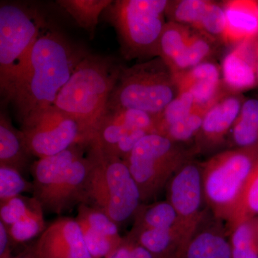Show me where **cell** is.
<instances>
[{
  "instance_id": "5bb4252c",
  "label": "cell",
  "mask_w": 258,
  "mask_h": 258,
  "mask_svg": "<svg viewBox=\"0 0 258 258\" xmlns=\"http://www.w3.org/2000/svg\"><path fill=\"white\" fill-rule=\"evenodd\" d=\"M174 76L179 93H190L198 106L214 104L227 90L222 81L221 67L212 60Z\"/></svg>"
},
{
  "instance_id": "277c9868",
  "label": "cell",
  "mask_w": 258,
  "mask_h": 258,
  "mask_svg": "<svg viewBox=\"0 0 258 258\" xmlns=\"http://www.w3.org/2000/svg\"><path fill=\"white\" fill-rule=\"evenodd\" d=\"M166 0H117L104 12L114 28L122 55L127 60L159 57L161 37L166 23Z\"/></svg>"
},
{
  "instance_id": "ab89813d",
  "label": "cell",
  "mask_w": 258,
  "mask_h": 258,
  "mask_svg": "<svg viewBox=\"0 0 258 258\" xmlns=\"http://www.w3.org/2000/svg\"><path fill=\"white\" fill-rule=\"evenodd\" d=\"M183 254L179 253L174 254V255L169 256V257H166L164 258H182Z\"/></svg>"
},
{
  "instance_id": "ac0fdd59",
  "label": "cell",
  "mask_w": 258,
  "mask_h": 258,
  "mask_svg": "<svg viewBox=\"0 0 258 258\" xmlns=\"http://www.w3.org/2000/svg\"><path fill=\"white\" fill-rule=\"evenodd\" d=\"M182 258H232L230 240L216 227L200 229L199 225L186 244Z\"/></svg>"
},
{
  "instance_id": "9c48e42d",
  "label": "cell",
  "mask_w": 258,
  "mask_h": 258,
  "mask_svg": "<svg viewBox=\"0 0 258 258\" xmlns=\"http://www.w3.org/2000/svg\"><path fill=\"white\" fill-rule=\"evenodd\" d=\"M195 153L194 147L187 150L159 134L141 139L123 161L138 185L142 202L155 197Z\"/></svg>"
},
{
  "instance_id": "8d00e7d4",
  "label": "cell",
  "mask_w": 258,
  "mask_h": 258,
  "mask_svg": "<svg viewBox=\"0 0 258 258\" xmlns=\"http://www.w3.org/2000/svg\"><path fill=\"white\" fill-rule=\"evenodd\" d=\"M108 258H132L128 244L125 239H123V242L121 245Z\"/></svg>"
},
{
  "instance_id": "cb8c5ba5",
  "label": "cell",
  "mask_w": 258,
  "mask_h": 258,
  "mask_svg": "<svg viewBox=\"0 0 258 258\" xmlns=\"http://www.w3.org/2000/svg\"><path fill=\"white\" fill-rule=\"evenodd\" d=\"M232 258H258L256 219L229 227Z\"/></svg>"
},
{
  "instance_id": "484cf974",
  "label": "cell",
  "mask_w": 258,
  "mask_h": 258,
  "mask_svg": "<svg viewBox=\"0 0 258 258\" xmlns=\"http://www.w3.org/2000/svg\"><path fill=\"white\" fill-rule=\"evenodd\" d=\"M258 218V157L247 178L240 201L227 222L229 227L246 221Z\"/></svg>"
},
{
  "instance_id": "5b68a950",
  "label": "cell",
  "mask_w": 258,
  "mask_h": 258,
  "mask_svg": "<svg viewBox=\"0 0 258 258\" xmlns=\"http://www.w3.org/2000/svg\"><path fill=\"white\" fill-rule=\"evenodd\" d=\"M178 94L172 71L161 57H154L132 67L122 66L106 111L128 108L155 117Z\"/></svg>"
},
{
  "instance_id": "6da1fadb",
  "label": "cell",
  "mask_w": 258,
  "mask_h": 258,
  "mask_svg": "<svg viewBox=\"0 0 258 258\" xmlns=\"http://www.w3.org/2000/svg\"><path fill=\"white\" fill-rule=\"evenodd\" d=\"M87 55L60 32L46 28L42 30L23 70L4 94L21 123L54 106L61 89Z\"/></svg>"
},
{
  "instance_id": "f35d334b",
  "label": "cell",
  "mask_w": 258,
  "mask_h": 258,
  "mask_svg": "<svg viewBox=\"0 0 258 258\" xmlns=\"http://www.w3.org/2000/svg\"><path fill=\"white\" fill-rule=\"evenodd\" d=\"M256 55H257V57H256L255 71L256 79H257V84L258 87V37L257 39H256Z\"/></svg>"
},
{
  "instance_id": "3957f363",
  "label": "cell",
  "mask_w": 258,
  "mask_h": 258,
  "mask_svg": "<svg viewBox=\"0 0 258 258\" xmlns=\"http://www.w3.org/2000/svg\"><path fill=\"white\" fill-rule=\"evenodd\" d=\"M89 147L91 169L84 204L91 202L116 224L126 221L141 206L138 185L124 161L106 154L93 141Z\"/></svg>"
},
{
  "instance_id": "4dcf8cb0",
  "label": "cell",
  "mask_w": 258,
  "mask_h": 258,
  "mask_svg": "<svg viewBox=\"0 0 258 258\" xmlns=\"http://www.w3.org/2000/svg\"><path fill=\"white\" fill-rule=\"evenodd\" d=\"M225 15L222 3L210 1L198 31L223 44L225 43Z\"/></svg>"
},
{
  "instance_id": "9a60e30c",
  "label": "cell",
  "mask_w": 258,
  "mask_h": 258,
  "mask_svg": "<svg viewBox=\"0 0 258 258\" xmlns=\"http://www.w3.org/2000/svg\"><path fill=\"white\" fill-rule=\"evenodd\" d=\"M257 38L234 45L224 57L222 78L228 91L242 93L257 87L255 71Z\"/></svg>"
},
{
  "instance_id": "4316f807",
  "label": "cell",
  "mask_w": 258,
  "mask_h": 258,
  "mask_svg": "<svg viewBox=\"0 0 258 258\" xmlns=\"http://www.w3.org/2000/svg\"><path fill=\"white\" fill-rule=\"evenodd\" d=\"M196 106L190 93L179 92L164 111L155 116V134L162 135L166 129L187 116Z\"/></svg>"
},
{
  "instance_id": "52a82bcc",
  "label": "cell",
  "mask_w": 258,
  "mask_h": 258,
  "mask_svg": "<svg viewBox=\"0 0 258 258\" xmlns=\"http://www.w3.org/2000/svg\"><path fill=\"white\" fill-rule=\"evenodd\" d=\"M257 157L258 152L230 149L201 164L205 203L217 220L230 221Z\"/></svg>"
},
{
  "instance_id": "603a6c76",
  "label": "cell",
  "mask_w": 258,
  "mask_h": 258,
  "mask_svg": "<svg viewBox=\"0 0 258 258\" xmlns=\"http://www.w3.org/2000/svg\"><path fill=\"white\" fill-rule=\"evenodd\" d=\"M57 4L74 19L91 37L94 35L98 19L113 3L111 0H59Z\"/></svg>"
},
{
  "instance_id": "f1b7e54d",
  "label": "cell",
  "mask_w": 258,
  "mask_h": 258,
  "mask_svg": "<svg viewBox=\"0 0 258 258\" xmlns=\"http://www.w3.org/2000/svg\"><path fill=\"white\" fill-rule=\"evenodd\" d=\"M43 209L38 201L26 216L8 227L10 239L17 243L27 242L42 233L45 228Z\"/></svg>"
},
{
  "instance_id": "7c38bea8",
  "label": "cell",
  "mask_w": 258,
  "mask_h": 258,
  "mask_svg": "<svg viewBox=\"0 0 258 258\" xmlns=\"http://www.w3.org/2000/svg\"><path fill=\"white\" fill-rule=\"evenodd\" d=\"M244 99L243 93L226 90L205 115L195 139V152L210 151L223 143L240 114Z\"/></svg>"
},
{
  "instance_id": "e575fe53",
  "label": "cell",
  "mask_w": 258,
  "mask_h": 258,
  "mask_svg": "<svg viewBox=\"0 0 258 258\" xmlns=\"http://www.w3.org/2000/svg\"><path fill=\"white\" fill-rule=\"evenodd\" d=\"M149 134L147 132L144 130H133L125 134L119 142L114 147L112 148L111 150L108 152H104L110 155L120 158L122 160H124L125 158L128 157L129 154L134 150L139 141L144 138L146 135ZM99 146V145H98Z\"/></svg>"
},
{
  "instance_id": "83f0119b",
  "label": "cell",
  "mask_w": 258,
  "mask_h": 258,
  "mask_svg": "<svg viewBox=\"0 0 258 258\" xmlns=\"http://www.w3.org/2000/svg\"><path fill=\"white\" fill-rule=\"evenodd\" d=\"M214 104L205 106H197L187 116L166 129L161 136L175 143L181 144L195 139L201 128L205 115Z\"/></svg>"
},
{
  "instance_id": "8fae6325",
  "label": "cell",
  "mask_w": 258,
  "mask_h": 258,
  "mask_svg": "<svg viewBox=\"0 0 258 258\" xmlns=\"http://www.w3.org/2000/svg\"><path fill=\"white\" fill-rule=\"evenodd\" d=\"M167 201L177 214L180 223L191 233L204 220L201 164L193 159L176 171L167 185Z\"/></svg>"
},
{
  "instance_id": "2e32d148",
  "label": "cell",
  "mask_w": 258,
  "mask_h": 258,
  "mask_svg": "<svg viewBox=\"0 0 258 258\" xmlns=\"http://www.w3.org/2000/svg\"><path fill=\"white\" fill-rule=\"evenodd\" d=\"M222 5L226 19L225 44L235 45L258 37V1L230 0Z\"/></svg>"
},
{
  "instance_id": "836d02e7",
  "label": "cell",
  "mask_w": 258,
  "mask_h": 258,
  "mask_svg": "<svg viewBox=\"0 0 258 258\" xmlns=\"http://www.w3.org/2000/svg\"><path fill=\"white\" fill-rule=\"evenodd\" d=\"M37 202L36 199L33 198L30 202L27 203L26 200L20 196L2 202L0 203L1 222H3L7 227H10L26 216L35 207Z\"/></svg>"
},
{
  "instance_id": "1f68e13d",
  "label": "cell",
  "mask_w": 258,
  "mask_h": 258,
  "mask_svg": "<svg viewBox=\"0 0 258 258\" xmlns=\"http://www.w3.org/2000/svg\"><path fill=\"white\" fill-rule=\"evenodd\" d=\"M33 190V184L26 181L20 171L8 166H0V203Z\"/></svg>"
},
{
  "instance_id": "ba28073f",
  "label": "cell",
  "mask_w": 258,
  "mask_h": 258,
  "mask_svg": "<svg viewBox=\"0 0 258 258\" xmlns=\"http://www.w3.org/2000/svg\"><path fill=\"white\" fill-rule=\"evenodd\" d=\"M46 28L37 8L21 3L0 7V87L4 95L28 60L32 47Z\"/></svg>"
},
{
  "instance_id": "44dd1931",
  "label": "cell",
  "mask_w": 258,
  "mask_h": 258,
  "mask_svg": "<svg viewBox=\"0 0 258 258\" xmlns=\"http://www.w3.org/2000/svg\"><path fill=\"white\" fill-rule=\"evenodd\" d=\"M194 29L168 21L164 27L159 45L161 57L174 73L187 48Z\"/></svg>"
},
{
  "instance_id": "74e56055",
  "label": "cell",
  "mask_w": 258,
  "mask_h": 258,
  "mask_svg": "<svg viewBox=\"0 0 258 258\" xmlns=\"http://www.w3.org/2000/svg\"><path fill=\"white\" fill-rule=\"evenodd\" d=\"M11 258H37L36 254H35L34 248L32 247L31 249H27V250L24 251L23 252L18 254V255L15 256L14 257Z\"/></svg>"
},
{
  "instance_id": "f546056e",
  "label": "cell",
  "mask_w": 258,
  "mask_h": 258,
  "mask_svg": "<svg viewBox=\"0 0 258 258\" xmlns=\"http://www.w3.org/2000/svg\"><path fill=\"white\" fill-rule=\"evenodd\" d=\"M77 220L86 222L93 230L106 236L118 245L123 243V238L120 237L117 224L101 210L82 203L79 208Z\"/></svg>"
},
{
  "instance_id": "7402d4cb",
  "label": "cell",
  "mask_w": 258,
  "mask_h": 258,
  "mask_svg": "<svg viewBox=\"0 0 258 258\" xmlns=\"http://www.w3.org/2000/svg\"><path fill=\"white\" fill-rule=\"evenodd\" d=\"M179 224V217L171 204L167 200L158 202L147 206L139 207L134 215V225L130 233L174 227Z\"/></svg>"
},
{
  "instance_id": "d590c367",
  "label": "cell",
  "mask_w": 258,
  "mask_h": 258,
  "mask_svg": "<svg viewBox=\"0 0 258 258\" xmlns=\"http://www.w3.org/2000/svg\"><path fill=\"white\" fill-rule=\"evenodd\" d=\"M10 239L8 227L0 221V258L10 257Z\"/></svg>"
},
{
  "instance_id": "30bf717a",
  "label": "cell",
  "mask_w": 258,
  "mask_h": 258,
  "mask_svg": "<svg viewBox=\"0 0 258 258\" xmlns=\"http://www.w3.org/2000/svg\"><path fill=\"white\" fill-rule=\"evenodd\" d=\"M21 124L29 152L39 159L77 144H89L93 139L77 120L55 106L30 115Z\"/></svg>"
},
{
  "instance_id": "8992f818",
  "label": "cell",
  "mask_w": 258,
  "mask_h": 258,
  "mask_svg": "<svg viewBox=\"0 0 258 258\" xmlns=\"http://www.w3.org/2000/svg\"><path fill=\"white\" fill-rule=\"evenodd\" d=\"M76 145L40 161L33 171L35 198L42 209L53 213L66 211L86 201L91 161Z\"/></svg>"
},
{
  "instance_id": "d6986e66",
  "label": "cell",
  "mask_w": 258,
  "mask_h": 258,
  "mask_svg": "<svg viewBox=\"0 0 258 258\" xmlns=\"http://www.w3.org/2000/svg\"><path fill=\"white\" fill-rule=\"evenodd\" d=\"M230 134L232 149L258 152V96L245 98Z\"/></svg>"
},
{
  "instance_id": "d6a6232c",
  "label": "cell",
  "mask_w": 258,
  "mask_h": 258,
  "mask_svg": "<svg viewBox=\"0 0 258 258\" xmlns=\"http://www.w3.org/2000/svg\"><path fill=\"white\" fill-rule=\"evenodd\" d=\"M76 220L79 223L85 243L93 258H108L121 245H118L106 236L93 230L82 220Z\"/></svg>"
},
{
  "instance_id": "e0dca14e",
  "label": "cell",
  "mask_w": 258,
  "mask_h": 258,
  "mask_svg": "<svg viewBox=\"0 0 258 258\" xmlns=\"http://www.w3.org/2000/svg\"><path fill=\"white\" fill-rule=\"evenodd\" d=\"M192 233L179 225L165 228L151 229L130 233L128 240L134 241L156 258H164L182 253Z\"/></svg>"
},
{
  "instance_id": "d4e9b609",
  "label": "cell",
  "mask_w": 258,
  "mask_h": 258,
  "mask_svg": "<svg viewBox=\"0 0 258 258\" xmlns=\"http://www.w3.org/2000/svg\"><path fill=\"white\" fill-rule=\"evenodd\" d=\"M210 1L207 0H174L168 1L166 18L198 30Z\"/></svg>"
},
{
  "instance_id": "4fadbf2b",
  "label": "cell",
  "mask_w": 258,
  "mask_h": 258,
  "mask_svg": "<svg viewBox=\"0 0 258 258\" xmlns=\"http://www.w3.org/2000/svg\"><path fill=\"white\" fill-rule=\"evenodd\" d=\"M33 248L37 258H93L79 222L69 217L50 224Z\"/></svg>"
},
{
  "instance_id": "ffe728a7",
  "label": "cell",
  "mask_w": 258,
  "mask_h": 258,
  "mask_svg": "<svg viewBox=\"0 0 258 258\" xmlns=\"http://www.w3.org/2000/svg\"><path fill=\"white\" fill-rule=\"evenodd\" d=\"M21 131L12 125L3 113L0 116V166H8L21 171L28 164L30 155Z\"/></svg>"
},
{
  "instance_id": "7a4b0ae2",
  "label": "cell",
  "mask_w": 258,
  "mask_h": 258,
  "mask_svg": "<svg viewBox=\"0 0 258 258\" xmlns=\"http://www.w3.org/2000/svg\"><path fill=\"white\" fill-rule=\"evenodd\" d=\"M121 69L112 57L88 53L61 89L54 106L74 117L93 139Z\"/></svg>"
},
{
  "instance_id": "60d3db41",
  "label": "cell",
  "mask_w": 258,
  "mask_h": 258,
  "mask_svg": "<svg viewBox=\"0 0 258 258\" xmlns=\"http://www.w3.org/2000/svg\"><path fill=\"white\" fill-rule=\"evenodd\" d=\"M256 224H257V233H258V218L256 219Z\"/></svg>"
}]
</instances>
